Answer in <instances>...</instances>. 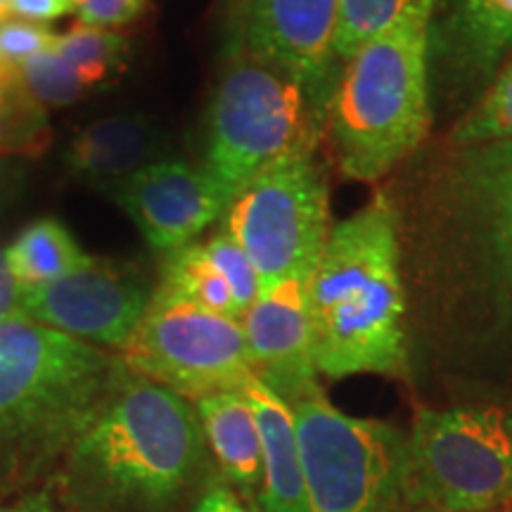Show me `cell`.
Wrapping results in <instances>:
<instances>
[{
  "label": "cell",
  "mask_w": 512,
  "mask_h": 512,
  "mask_svg": "<svg viewBox=\"0 0 512 512\" xmlns=\"http://www.w3.org/2000/svg\"><path fill=\"white\" fill-rule=\"evenodd\" d=\"M207 456L195 403L128 373L64 458V496L83 512L174 505Z\"/></svg>",
  "instance_id": "cell-1"
},
{
  "label": "cell",
  "mask_w": 512,
  "mask_h": 512,
  "mask_svg": "<svg viewBox=\"0 0 512 512\" xmlns=\"http://www.w3.org/2000/svg\"><path fill=\"white\" fill-rule=\"evenodd\" d=\"M313 361L330 380L406 370V294L396 216L375 195L330 228L309 283Z\"/></svg>",
  "instance_id": "cell-2"
},
{
  "label": "cell",
  "mask_w": 512,
  "mask_h": 512,
  "mask_svg": "<svg viewBox=\"0 0 512 512\" xmlns=\"http://www.w3.org/2000/svg\"><path fill=\"white\" fill-rule=\"evenodd\" d=\"M119 354L29 318L0 320V475L67 458L124 384Z\"/></svg>",
  "instance_id": "cell-3"
},
{
  "label": "cell",
  "mask_w": 512,
  "mask_h": 512,
  "mask_svg": "<svg viewBox=\"0 0 512 512\" xmlns=\"http://www.w3.org/2000/svg\"><path fill=\"white\" fill-rule=\"evenodd\" d=\"M439 0H415L344 64L325 124L342 174L377 181L432 126V29Z\"/></svg>",
  "instance_id": "cell-4"
},
{
  "label": "cell",
  "mask_w": 512,
  "mask_h": 512,
  "mask_svg": "<svg viewBox=\"0 0 512 512\" xmlns=\"http://www.w3.org/2000/svg\"><path fill=\"white\" fill-rule=\"evenodd\" d=\"M290 406L309 512H392L406 501L408 434L342 413L320 389Z\"/></svg>",
  "instance_id": "cell-5"
},
{
  "label": "cell",
  "mask_w": 512,
  "mask_h": 512,
  "mask_svg": "<svg viewBox=\"0 0 512 512\" xmlns=\"http://www.w3.org/2000/svg\"><path fill=\"white\" fill-rule=\"evenodd\" d=\"M316 136L309 133L268 164L226 211L223 228L245 249L261 287L311 275L330 235L328 183L316 159Z\"/></svg>",
  "instance_id": "cell-6"
},
{
  "label": "cell",
  "mask_w": 512,
  "mask_h": 512,
  "mask_svg": "<svg viewBox=\"0 0 512 512\" xmlns=\"http://www.w3.org/2000/svg\"><path fill=\"white\" fill-rule=\"evenodd\" d=\"M512 494V413L420 411L408 434L406 503L489 512Z\"/></svg>",
  "instance_id": "cell-7"
},
{
  "label": "cell",
  "mask_w": 512,
  "mask_h": 512,
  "mask_svg": "<svg viewBox=\"0 0 512 512\" xmlns=\"http://www.w3.org/2000/svg\"><path fill=\"white\" fill-rule=\"evenodd\" d=\"M117 354L128 373L190 401L242 389L254 380L240 320L157 290Z\"/></svg>",
  "instance_id": "cell-8"
},
{
  "label": "cell",
  "mask_w": 512,
  "mask_h": 512,
  "mask_svg": "<svg viewBox=\"0 0 512 512\" xmlns=\"http://www.w3.org/2000/svg\"><path fill=\"white\" fill-rule=\"evenodd\" d=\"M309 133H318V124L302 88L242 57L223 74L211 100L204 166L238 197L256 174Z\"/></svg>",
  "instance_id": "cell-9"
},
{
  "label": "cell",
  "mask_w": 512,
  "mask_h": 512,
  "mask_svg": "<svg viewBox=\"0 0 512 512\" xmlns=\"http://www.w3.org/2000/svg\"><path fill=\"white\" fill-rule=\"evenodd\" d=\"M155 287L138 268L93 259L43 285L19 287V316L64 335L121 351L138 328Z\"/></svg>",
  "instance_id": "cell-10"
},
{
  "label": "cell",
  "mask_w": 512,
  "mask_h": 512,
  "mask_svg": "<svg viewBox=\"0 0 512 512\" xmlns=\"http://www.w3.org/2000/svg\"><path fill=\"white\" fill-rule=\"evenodd\" d=\"M337 29L339 0H245L247 57L297 83L318 126L342 76Z\"/></svg>",
  "instance_id": "cell-11"
},
{
  "label": "cell",
  "mask_w": 512,
  "mask_h": 512,
  "mask_svg": "<svg viewBox=\"0 0 512 512\" xmlns=\"http://www.w3.org/2000/svg\"><path fill=\"white\" fill-rule=\"evenodd\" d=\"M117 207L136 223L147 245L157 252H176L195 242L226 216L235 195L207 166L164 159L138 171L110 192Z\"/></svg>",
  "instance_id": "cell-12"
},
{
  "label": "cell",
  "mask_w": 512,
  "mask_h": 512,
  "mask_svg": "<svg viewBox=\"0 0 512 512\" xmlns=\"http://www.w3.org/2000/svg\"><path fill=\"white\" fill-rule=\"evenodd\" d=\"M311 275H290L261 287L240 320L254 377L287 403L320 389L313 361Z\"/></svg>",
  "instance_id": "cell-13"
},
{
  "label": "cell",
  "mask_w": 512,
  "mask_h": 512,
  "mask_svg": "<svg viewBox=\"0 0 512 512\" xmlns=\"http://www.w3.org/2000/svg\"><path fill=\"white\" fill-rule=\"evenodd\" d=\"M166 150L169 143L152 117L128 112L83 126L64 152V164L76 181L110 195L138 171L164 162Z\"/></svg>",
  "instance_id": "cell-14"
},
{
  "label": "cell",
  "mask_w": 512,
  "mask_h": 512,
  "mask_svg": "<svg viewBox=\"0 0 512 512\" xmlns=\"http://www.w3.org/2000/svg\"><path fill=\"white\" fill-rule=\"evenodd\" d=\"M242 392L252 403L261 439V489L256 496V512H309L292 406L256 377L242 387Z\"/></svg>",
  "instance_id": "cell-15"
},
{
  "label": "cell",
  "mask_w": 512,
  "mask_h": 512,
  "mask_svg": "<svg viewBox=\"0 0 512 512\" xmlns=\"http://www.w3.org/2000/svg\"><path fill=\"white\" fill-rule=\"evenodd\" d=\"M448 67L470 83H484L512 53V0H448L432 43Z\"/></svg>",
  "instance_id": "cell-16"
},
{
  "label": "cell",
  "mask_w": 512,
  "mask_h": 512,
  "mask_svg": "<svg viewBox=\"0 0 512 512\" xmlns=\"http://www.w3.org/2000/svg\"><path fill=\"white\" fill-rule=\"evenodd\" d=\"M200 415L209 453L230 489L256 503L261 489V439L252 403L242 389L216 392L192 401Z\"/></svg>",
  "instance_id": "cell-17"
},
{
  "label": "cell",
  "mask_w": 512,
  "mask_h": 512,
  "mask_svg": "<svg viewBox=\"0 0 512 512\" xmlns=\"http://www.w3.org/2000/svg\"><path fill=\"white\" fill-rule=\"evenodd\" d=\"M12 278L19 287L43 285L79 271L91 261L74 235L55 219H41L27 226L5 247Z\"/></svg>",
  "instance_id": "cell-18"
},
{
  "label": "cell",
  "mask_w": 512,
  "mask_h": 512,
  "mask_svg": "<svg viewBox=\"0 0 512 512\" xmlns=\"http://www.w3.org/2000/svg\"><path fill=\"white\" fill-rule=\"evenodd\" d=\"M155 290L221 313V316L235 320L242 318L226 275L211 261L204 242H190V245L166 254Z\"/></svg>",
  "instance_id": "cell-19"
},
{
  "label": "cell",
  "mask_w": 512,
  "mask_h": 512,
  "mask_svg": "<svg viewBox=\"0 0 512 512\" xmlns=\"http://www.w3.org/2000/svg\"><path fill=\"white\" fill-rule=\"evenodd\" d=\"M456 176L472 207L494 223L512 221V138L463 147Z\"/></svg>",
  "instance_id": "cell-20"
},
{
  "label": "cell",
  "mask_w": 512,
  "mask_h": 512,
  "mask_svg": "<svg viewBox=\"0 0 512 512\" xmlns=\"http://www.w3.org/2000/svg\"><path fill=\"white\" fill-rule=\"evenodd\" d=\"M48 145L46 110L24 86L17 67L0 60V157H38Z\"/></svg>",
  "instance_id": "cell-21"
},
{
  "label": "cell",
  "mask_w": 512,
  "mask_h": 512,
  "mask_svg": "<svg viewBox=\"0 0 512 512\" xmlns=\"http://www.w3.org/2000/svg\"><path fill=\"white\" fill-rule=\"evenodd\" d=\"M55 50L72 64L91 91V88L112 81L119 72H124L128 38L112 29L79 22L64 36H57Z\"/></svg>",
  "instance_id": "cell-22"
},
{
  "label": "cell",
  "mask_w": 512,
  "mask_h": 512,
  "mask_svg": "<svg viewBox=\"0 0 512 512\" xmlns=\"http://www.w3.org/2000/svg\"><path fill=\"white\" fill-rule=\"evenodd\" d=\"M512 138V55L475 107L460 121L453 140L460 147Z\"/></svg>",
  "instance_id": "cell-23"
},
{
  "label": "cell",
  "mask_w": 512,
  "mask_h": 512,
  "mask_svg": "<svg viewBox=\"0 0 512 512\" xmlns=\"http://www.w3.org/2000/svg\"><path fill=\"white\" fill-rule=\"evenodd\" d=\"M415 0H339L337 60L347 64L363 43L392 27Z\"/></svg>",
  "instance_id": "cell-24"
},
{
  "label": "cell",
  "mask_w": 512,
  "mask_h": 512,
  "mask_svg": "<svg viewBox=\"0 0 512 512\" xmlns=\"http://www.w3.org/2000/svg\"><path fill=\"white\" fill-rule=\"evenodd\" d=\"M17 72L43 110L74 105L88 93V86L76 74V69L55 48L43 50L29 57L27 62L17 64Z\"/></svg>",
  "instance_id": "cell-25"
},
{
  "label": "cell",
  "mask_w": 512,
  "mask_h": 512,
  "mask_svg": "<svg viewBox=\"0 0 512 512\" xmlns=\"http://www.w3.org/2000/svg\"><path fill=\"white\" fill-rule=\"evenodd\" d=\"M204 249H207L211 261L219 266V271L226 275L230 290L235 294V302L240 306V313L245 316L249 306L254 304L256 294L261 290L259 275H256L245 249L235 242V238L226 228H221L219 233L211 235V238L204 242Z\"/></svg>",
  "instance_id": "cell-26"
},
{
  "label": "cell",
  "mask_w": 512,
  "mask_h": 512,
  "mask_svg": "<svg viewBox=\"0 0 512 512\" xmlns=\"http://www.w3.org/2000/svg\"><path fill=\"white\" fill-rule=\"evenodd\" d=\"M57 34H53L46 24L24 22V19H5L0 22V60L12 64L27 62L43 50L55 48Z\"/></svg>",
  "instance_id": "cell-27"
},
{
  "label": "cell",
  "mask_w": 512,
  "mask_h": 512,
  "mask_svg": "<svg viewBox=\"0 0 512 512\" xmlns=\"http://www.w3.org/2000/svg\"><path fill=\"white\" fill-rule=\"evenodd\" d=\"M145 10V0H76L81 24L114 29L133 22Z\"/></svg>",
  "instance_id": "cell-28"
},
{
  "label": "cell",
  "mask_w": 512,
  "mask_h": 512,
  "mask_svg": "<svg viewBox=\"0 0 512 512\" xmlns=\"http://www.w3.org/2000/svg\"><path fill=\"white\" fill-rule=\"evenodd\" d=\"M76 12V0H10V15L24 22L46 24Z\"/></svg>",
  "instance_id": "cell-29"
},
{
  "label": "cell",
  "mask_w": 512,
  "mask_h": 512,
  "mask_svg": "<svg viewBox=\"0 0 512 512\" xmlns=\"http://www.w3.org/2000/svg\"><path fill=\"white\" fill-rule=\"evenodd\" d=\"M491 259L503 275V283L512 294V221L494 223L491 230Z\"/></svg>",
  "instance_id": "cell-30"
},
{
  "label": "cell",
  "mask_w": 512,
  "mask_h": 512,
  "mask_svg": "<svg viewBox=\"0 0 512 512\" xmlns=\"http://www.w3.org/2000/svg\"><path fill=\"white\" fill-rule=\"evenodd\" d=\"M195 512H254L230 486H209L195 505Z\"/></svg>",
  "instance_id": "cell-31"
},
{
  "label": "cell",
  "mask_w": 512,
  "mask_h": 512,
  "mask_svg": "<svg viewBox=\"0 0 512 512\" xmlns=\"http://www.w3.org/2000/svg\"><path fill=\"white\" fill-rule=\"evenodd\" d=\"M22 318L19 316V285L12 278L5 249H0V320Z\"/></svg>",
  "instance_id": "cell-32"
},
{
  "label": "cell",
  "mask_w": 512,
  "mask_h": 512,
  "mask_svg": "<svg viewBox=\"0 0 512 512\" xmlns=\"http://www.w3.org/2000/svg\"><path fill=\"white\" fill-rule=\"evenodd\" d=\"M0 512H55V505L50 503L46 494H38L24 498L15 505H0Z\"/></svg>",
  "instance_id": "cell-33"
},
{
  "label": "cell",
  "mask_w": 512,
  "mask_h": 512,
  "mask_svg": "<svg viewBox=\"0 0 512 512\" xmlns=\"http://www.w3.org/2000/svg\"><path fill=\"white\" fill-rule=\"evenodd\" d=\"M392 512H463V510H448V508H439V505H427V503H406L403 501L399 508H394Z\"/></svg>",
  "instance_id": "cell-34"
},
{
  "label": "cell",
  "mask_w": 512,
  "mask_h": 512,
  "mask_svg": "<svg viewBox=\"0 0 512 512\" xmlns=\"http://www.w3.org/2000/svg\"><path fill=\"white\" fill-rule=\"evenodd\" d=\"M489 512H512V494H510L508 498H505L503 503H498L494 510H489Z\"/></svg>",
  "instance_id": "cell-35"
},
{
  "label": "cell",
  "mask_w": 512,
  "mask_h": 512,
  "mask_svg": "<svg viewBox=\"0 0 512 512\" xmlns=\"http://www.w3.org/2000/svg\"><path fill=\"white\" fill-rule=\"evenodd\" d=\"M10 19V0H0V22Z\"/></svg>",
  "instance_id": "cell-36"
}]
</instances>
